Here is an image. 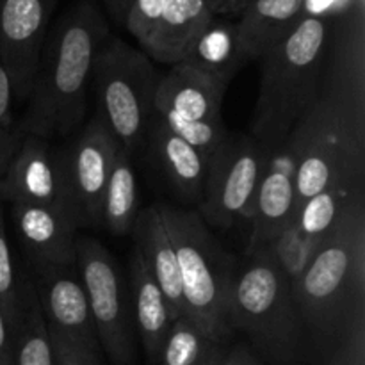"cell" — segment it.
Listing matches in <instances>:
<instances>
[{"instance_id":"cell-35","label":"cell","mask_w":365,"mask_h":365,"mask_svg":"<svg viewBox=\"0 0 365 365\" xmlns=\"http://www.w3.org/2000/svg\"><path fill=\"white\" fill-rule=\"evenodd\" d=\"M13 86L7 75L6 68L0 63V125H14L16 120L13 116Z\"/></svg>"},{"instance_id":"cell-34","label":"cell","mask_w":365,"mask_h":365,"mask_svg":"<svg viewBox=\"0 0 365 365\" xmlns=\"http://www.w3.org/2000/svg\"><path fill=\"white\" fill-rule=\"evenodd\" d=\"M16 331L0 309V365H14Z\"/></svg>"},{"instance_id":"cell-10","label":"cell","mask_w":365,"mask_h":365,"mask_svg":"<svg viewBox=\"0 0 365 365\" xmlns=\"http://www.w3.org/2000/svg\"><path fill=\"white\" fill-rule=\"evenodd\" d=\"M0 200L50 207L82 227L71 191L66 150L56 148L50 139L25 135L16 157L0 178Z\"/></svg>"},{"instance_id":"cell-37","label":"cell","mask_w":365,"mask_h":365,"mask_svg":"<svg viewBox=\"0 0 365 365\" xmlns=\"http://www.w3.org/2000/svg\"><path fill=\"white\" fill-rule=\"evenodd\" d=\"M250 2L252 0H209V6L214 16L216 14H241Z\"/></svg>"},{"instance_id":"cell-24","label":"cell","mask_w":365,"mask_h":365,"mask_svg":"<svg viewBox=\"0 0 365 365\" xmlns=\"http://www.w3.org/2000/svg\"><path fill=\"white\" fill-rule=\"evenodd\" d=\"M139 212V189L132 155L125 148H118L109 182L102 200V227L116 235L132 232Z\"/></svg>"},{"instance_id":"cell-6","label":"cell","mask_w":365,"mask_h":365,"mask_svg":"<svg viewBox=\"0 0 365 365\" xmlns=\"http://www.w3.org/2000/svg\"><path fill=\"white\" fill-rule=\"evenodd\" d=\"M180 269L184 314L216 341L227 342L228 296L237 260L210 234L196 210L159 203Z\"/></svg>"},{"instance_id":"cell-12","label":"cell","mask_w":365,"mask_h":365,"mask_svg":"<svg viewBox=\"0 0 365 365\" xmlns=\"http://www.w3.org/2000/svg\"><path fill=\"white\" fill-rule=\"evenodd\" d=\"M118 148L120 143L107 127L106 120L96 114L66 150L71 191L82 227H102L103 191L109 182Z\"/></svg>"},{"instance_id":"cell-22","label":"cell","mask_w":365,"mask_h":365,"mask_svg":"<svg viewBox=\"0 0 365 365\" xmlns=\"http://www.w3.org/2000/svg\"><path fill=\"white\" fill-rule=\"evenodd\" d=\"M365 207V175L344 178L298 207L296 227L303 235L324 241L356 209Z\"/></svg>"},{"instance_id":"cell-5","label":"cell","mask_w":365,"mask_h":365,"mask_svg":"<svg viewBox=\"0 0 365 365\" xmlns=\"http://www.w3.org/2000/svg\"><path fill=\"white\" fill-rule=\"evenodd\" d=\"M227 323L230 331H242L271 365L298 364L303 324L291 285L267 250L245 253V262H237Z\"/></svg>"},{"instance_id":"cell-16","label":"cell","mask_w":365,"mask_h":365,"mask_svg":"<svg viewBox=\"0 0 365 365\" xmlns=\"http://www.w3.org/2000/svg\"><path fill=\"white\" fill-rule=\"evenodd\" d=\"M14 230L32 264L75 266L77 223L36 203H11Z\"/></svg>"},{"instance_id":"cell-20","label":"cell","mask_w":365,"mask_h":365,"mask_svg":"<svg viewBox=\"0 0 365 365\" xmlns=\"http://www.w3.org/2000/svg\"><path fill=\"white\" fill-rule=\"evenodd\" d=\"M128 274H130L128 289H130L132 309H134V324L145 348L146 359L152 365H157L164 339L173 321L180 316L173 312L166 296L148 273L135 250L130 257Z\"/></svg>"},{"instance_id":"cell-19","label":"cell","mask_w":365,"mask_h":365,"mask_svg":"<svg viewBox=\"0 0 365 365\" xmlns=\"http://www.w3.org/2000/svg\"><path fill=\"white\" fill-rule=\"evenodd\" d=\"M212 20L209 0H168L155 31L143 50L150 59L163 64L184 63L195 41Z\"/></svg>"},{"instance_id":"cell-8","label":"cell","mask_w":365,"mask_h":365,"mask_svg":"<svg viewBox=\"0 0 365 365\" xmlns=\"http://www.w3.org/2000/svg\"><path fill=\"white\" fill-rule=\"evenodd\" d=\"M75 266L88 294L100 348L113 365H135L134 319L123 273L103 245L77 237Z\"/></svg>"},{"instance_id":"cell-25","label":"cell","mask_w":365,"mask_h":365,"mask_svg":"<svg viewBox=\"0 0 365 365\" xmlns=\"http://www.w3.org/2000/svg\"><path fill=\"white\" fill-rule=\"evenodd\" d=\"M225 346L184 314L171 324L157 365H205Z\"/></svg>"},{"instance_id":"cell-27","label":"cell","mask_w":365,"mask_h":365,"mask_svg":"<svg viewBox=\"0 0 365 365\" xmlns=\"http://www.w3.org/2000/svg\"><path fill=\"white\" fill-rule=\"evenodd\" d=\"M321 242L316 239H310L307 235H303L299 232V228L296 227V223L292 221L273 242H271L267 248V253L271 255V259L274 260L280 271L284 273V277L287 278L291 289L294 287L296 282L303 277V273L307 271V267L312 262L314 255L319 250Z\"/></svg>"},{"instance_id":"cell-31","label":"cell","mask_w":365,"mask_h":365,"mask_svg":"<svg viewBox=\"0 0 365 365\" xmlns=\"http://www.w3.org/2000/svg\"><path fill=\"white\" fill-rule=\"evenodd\" d=\"M46 330L52 342L56 365H100V356L89 353L63 331L52 327H46Z\"/></svg>"},{"instance_id":"cell-23","label":"cell","mask_w":365,"mask_h":365,"mask_svg":"<svg viewBox=\"0 0 365 365\" xmlns=\"http://www.w3.org/2000/svg\"><path fill=\"white\" fill-rule=\"evenodd\" d=\"M184 63L205 71L228 88L239 68L246 63L239 46L237 25L212 20L200 34Z\"/></svg>"},{"instance_id":"cell-18","label":"cell","mask_w":365,"mask_h":365,"mask_svg":"<svg viewBox=\"0 0 365 365\" xmlns=\"http://www.w3.org/2000/svg\"><path fill=\"white\" fill-rule=\"evenodd\" d=\"M130 234L134 235L135 252L166 296L173 312L177 316H184V296L177 253L171 245L159 203L139 210Z\"/></svg>"},{"instance_id":"cell-4","label":"cell","mask_w":365,"mask_h":365,"mask_svg":"<svg viewBox=\"0 0 365 365\" xmlns=\"http://www.w3.org/2000/svg\"><path fill=\"white\" fill-rule=\"evenodd\" d=\"M280 148L294 163L298 210L323 189L365 175V106L321 91Z\"/></svg>"},{"instance_id":"cell-28","label":"cell","mask_w":365,"mask_h":365,"mask_svg":"<svg viewBox=\"0 0 365 365\" xmlns=\"http://www.w3.org/2000/svg\"><path fill=\"white\" fill-rule=\"evenodd\" d=\"M25 285L27 282L20 284L18 280L16 266L6 232V216L0 207V309L16 334L25 312Z\"/></svg>"},{"instance_id":"cell-14","label":"cell","mask_w":365,"mask_h":365,"mask_svg":"<svg viewBox=\"0 0 365 365\" xmlns=\"http://www.w3.org/2000/svg\"><path fill=\"white\" fill-rule=\"evenodd\" d=\"M296 216V182L294 163L284 148H278L271 155L266 168L252 212V234H250L246 253L267 248Z\"/></svg>"},{"instance_id":"cell-3","label":"cell","mask_w":365,"mask_h":365,"mask_svg":"<svg viewBox=\"0 0 365 365\" xmlns=\"http://www.w3.org/2000/svg\"><path fill=\"white\" fill-rule=\"evenodd\" d=\"M330 18L305 14L291 32L267 50L260 71L252 138L277 152L321 93Z\"/></svg>"},{"instance_id":"cell-39","label":"cell","mask_w":365,"mask_h":365,"mask_svg":"<svg viewBox=\"0 0 365 365\" xmlns=\"http://www.w3.org/2000/svg\"><path fill=\"white\" fill-rule=\"evenodd\" d=\"M225 349H227V346H225V348H221V349H220V351H217V353H216V355H214V356H212V359H210V360H209V362H207L205 365H217V362H220V360H221V356H223Z\"/></svg>"},{"instance_id":"cell-15","label":"cell","mask_w":365,"mask_h":365,"mask_svg":"<svg viewBox=\"0 0 365 365\" xmlns=\"http://www.w3.org/2000/svg\"><path fill=\"white\" fill-rule=\"evenodd\" d=\"M143 146L148 152L150 160L157 173L163 177L168 187L184 203L198 205L203 198L209 157L203 155L195 146L187 145L171 134L153 113L145 134Z\"/></svg>"},{"instance_id":"cell-38","label":"cell","mask_w":365,"mask_h":365,"mask_svg":"<svg viewBox=\"0 0 365 365\" xmlns=\"http://www.w3.org/2000/svg\"><path fill=\"white\" fill-rule=\"evenodd\" d=\"M106 4L110 13H113V16L123 21V16L127 13V7L130 4V0H106Z\"/></svg>"},{"instance_id":"cell-36","label":"cell","mask_w":365,"mask_h":365,"mask_svg":"<svg viewBox=\"0 0 365 365\" xmlns=\"http://www.w3.org/2000/svg\"><path fill=\"white\" fill-rule=\"evenodd\" d=\"M217 365H260L259 359L250 351L246 346H235L232 349H225L223 356Z\"/></svg>"},{"instance_id":"cell-7","label":"cell","mask_w":365,"mask_h":365,"mask_svg":"<svg viewBox=\"0 0 365 365\" xmlns=\"http://www.w3.org/2000/svg\"><path fill=\"white\" fill-rule=\"evenodd\" d=\"M159 78L152 59L120 38H107L96 53L91 81L98 114L130 155L145 143Z\"/></svg>"},{"instance_id":"cell-21","label":"cell","mask_w":365,"mask_h":365,"mask_svg":"<svg viewBox=\"0 0 365 365\" xmlns=\"http://www.w3.org/2000/svg\"><path fill=\"white\" fill-rule=\"evenodd\" d=\"M307 0H252L239 14L237 36L242 57L260 59L305 16Z\"/></svg>"},{"instance_id":"cell-13","label":"cell","mask_w":365,"mask_h":365,"mask_svg":"<svg viewBox=\"0 0 365 365\" xmlns=\"http://www.w3.org/2000/svg\"><path fill=\"white\" fill-rule=\"evenodd\" d=\"M36 282H32L46 327L63 331L70 339L100 355V342L89 310L88 294L78 271L73 266L32 264Z\"/></svg>"},{"instance_id":"cell-9","label":"cell","mask_w":365,"mask_h":365,"mask_svg":"<svg viewBox=\"0 0 365 365\" xmlns=\"http://www.w3.org/2000/svg\"><path fill=\"white\" fill-rule=\"evenodd\" d=\"M273 153L252 135H228L209 157L198 216L207 227L228 230L250 217L257 189Z\"/></svg>"},{"instance_id":"cell-32","label":"cell","mask_w":365,"mask_h":365,"mask_svg":"<svg viewBox=\"0 0 365 365\" xmlns=\"http://www.w3.org/2000/svg\"><path fill=\"white\" fill-rule=\"evenodd\" d=\"M327 365H365V319L359 321L351 334L337 346Z\"/></svg>"},{"instance_id":"cell-17","label":"cell","mask_w":365,"mask_h":365,"mask_svg":"<svg viewBox=\"0 0 365 365\" xmlns=\"http://www.w3.org/2000/svg\"><path fill=\"white\" fill-rule=\"evenodd\" d=\"M227 88L205 71L187 63L171 66L160 75L153 98V109L170 110L185 120L223 123L221 107Z\"/></svg>"},{"instance_id":"cell-30","label":"cell","mask_w":365,"mask_h":365,"mask_svg":"<svg viewBox=\"0 0 365 365\" xmlns=\"http://www.w3.org/2000/svg\"><path fill=\"white\" fill-rule=\"evenodd\" d=\"M166 2L168 0H130L128 4L123 21L128 32L141 43V46L148 41L150 36L155 31Z\"/></svg>"},{"instance_id":"cell-1","label":"cell","mask_w":365,"mask_h":365,"mask_svg":"<svg viewBox=\"0 0 365 365\" xmlns=\"http://www.w3.org/2000/svg\"><path fill=\"white\" fill-rule=\"evenodd\" d=\"M109 38L106 18L91 0L75 4L43 45L29 107L20 125L52 141L71 134L88 107V84L100 46Z\"/></svg>"},{"instance_id":"cell-2","label":"cell","mask_w":365,"mask_h":365,"mask_svg":"<svg viewBox=\"0 0 365 365\" xmlns=\"http://www.w3.org/2000/svg\"><path fill=\"white\" fill-rule=\"evenodd\" d=\"M292 298L303 327L323 342L341 344L365 319V207L321 242Z\"/></svg>"},{"instance_id":"cell-33","label":"cell","mask_w":365,"mask_h":365,"mask_svg":"<svg viewBox=\"0 0 365 365\" xmlns=\"http://www.w3.org/2000/svg\"><path fill=\"white\" fill-rule=\"evenodd\" d=\"M25 135L27 132L21 127L20 121H16L14 125H0V178L4 177L7 168L16 157Z\"/></svg>"},{"instance_id":"cell-26","label":"cell","mask_w":365,"mask_h":365,"mask_svg":"<svg viewBox=\"0 0 365 365\" xmlns=\"http://www.w3.org/2000/svg\"><path fill=\"white\" fill-rule=\"evenodd\" d=\"M14 365H56L52 342L32 282L25 285V312L16 334Z\"/></svg>"},{"instance_id":"cell-11","label":"cell","mask_w":365,"mask_h":365,"mask_svg":"<svg viewBox=\"0 0 365 365\" xmlns=\"http://www.w3.org/2000/svg\"><path fill=\"white\" fill-rule=\"evenodd\" d=\"M56 0H0V63L16 100H29Z\"/></svg>"},{"instance_id":"cell-29","label":"cell","mask_w":365,"mask_h":365,"mask_svg":"<svg viewBox=\"0 0 365 365\" xmlns=\"http://www.w3.org/2000/svg\"><path fill=\"white\" fill-rule=\"evenodd\" d=\"M153 113L171 134L180 138L187 145L195 146L205 157L212 155L223 145L225 139L230 135L225 123H203V121L185 120V118L170 113V110L153 109Z\"/></svg>"}]
</instances>
